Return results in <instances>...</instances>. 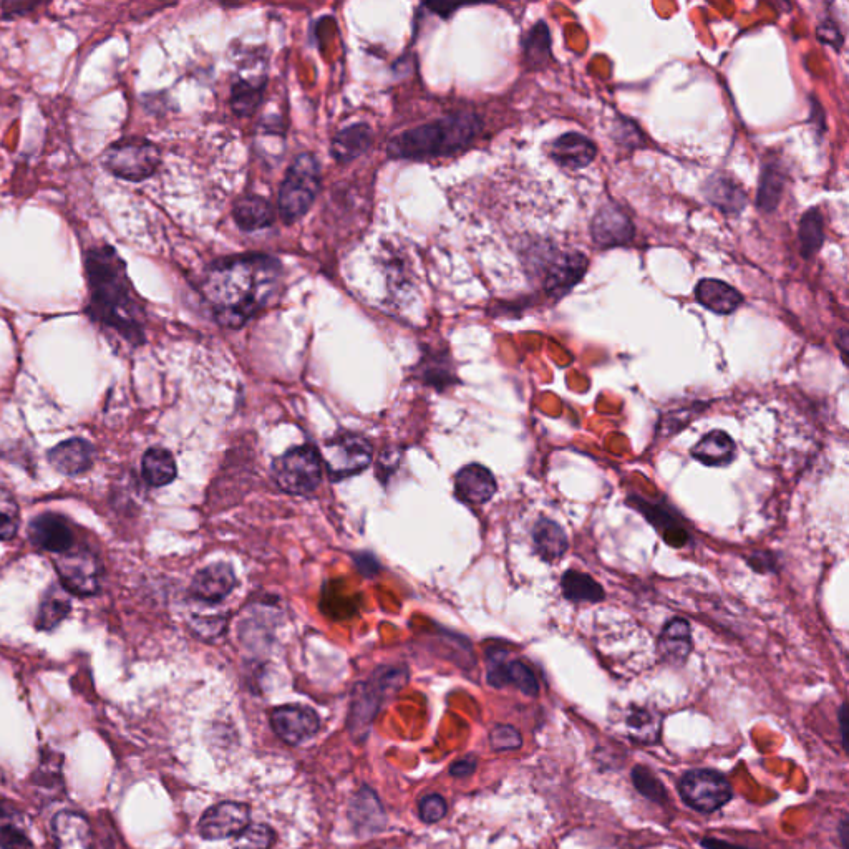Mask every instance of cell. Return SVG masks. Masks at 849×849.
<instances>
[{
	"instance_id": "obj_1",
	"label": "cell",
	"mask_w": 849,
	"mask_h": 849,
	"mask_svg": "<svg viewBox=\"0 0 849 849\" xmlns=\"http://www.w3.org/2000/svg\"><path fill=\"white\" fill-rule=\"evenodd\" d=\"M282 262L266 253L223 256L204 271L201 294L224 329H241L271 309L284 294Z\"/></svg>"
},
{
	"instance_id": "obj_2",
	"label": "cell",
	"mask_w": 849,
	"mask_h": 849,
	"mask_svg": "<svg viewBox=\"0 0 849 849\" xmlns=\"http://www.w3.org/2000/svg\"><path fill=\"white\" fill-rule=\"evenodd\" d=\"M90 301L87 312L93 322L112 330L128 344L145 342V306L128 277L127 264L112 246H98L85 258Z\"/></svg>"
},
{
	"instance_id": "obj_3",
	"label": "cell",
	"mask_w": 849,
	"mask_h": 849,
	"mask_svg": "<svg viewBox=\"0 0 849 849\" xmlns=\"http://www.w3.org/2000/svg\"><path fill=\"white\" fill-rule=\"evenodd\" d=\"M483 120L471 110H460L433 122L402 131L387 146L390 160L425 161L457 155L475 143Z\"/></svg>"
},
{
	"instance_id": "obj_4",
	"label": "cell",
	"mask_w": 849,
	"mask_h": 849,
	"mask_svg": "<svg viewBox=\"0 0 849 849\" xmlns=\"http://www.w3.org/2000/svg\"><path fill=\"white\" fill-rule=\"evenodd\" d=\"M524 266L541 281L544 292L559 301L581 282L588 271L589 259L579 251L563 253L553 244L538 243L528 249Z\"/></svg>"
},
{
	"instance_id": "obj_5",
	"label": "cell",
	"mask_w": 849,
	"mask_h": 849,
	"mask_svg": "<svg viewBox=\"0 0 849 849\" xmlns=\"http://www.w3.org/2000/svg\"><path fill=\"white\" fill-rule=\"evenodd\" d=\"M322 186L321 163L309 151L301 153L287 168L277 196V213L282 223L292 226L301 221L316 201Z\"/></svg>"
},
{
	"instance_id": "obj_6",
	"label": "cell",
	"mask_w": 849,
	"mask_h": 849,
	"mask_svg": "<svg viewBox=\"0 0 849 849\" xmlns=\"http://www.w3.org/2000/svg\"><path fill=\"white\" fill-rule=\"evenodd\" d=\"M322 473L321 452L312 445L291 448L272 463L276 485L289 495H311L321 485Z\"/></svg>"
},
{
	"instance_id": "obj_7",
	"label": "cell",
	"mask_w": 849,
	"mask_h": 849,
	"mask_svg": "<svg viewBox=\"0 0 849 849\" xmlns=\"http://www.w3.org/2000/svg\"><path fill=\"white\" fill-rule=\"evenodd\" d=\"M160 165V148L141 138L115 143L103 155V166L112 175L133 183H140L155 175Z\"/></svg>"
},
{
	"instance_id": "obj_8",
	"label": "cell",
	"mask_w": 849,
	"mask_h": 849,
	"mask_svg": "<svg viewBox=\"0 0 849 849\" xmlns=\"http://www.w3.org/2000/svg\"><path fill=\"white\" fill-rule=\"evenodd\" d=\"M405 680L407 679L402 670L380 669L370 682L362 685V690L355 692L349 719V730L355 740L367 738L370 725L374 722L375 714L379 712L382 700L400 689L405 684Z\"/></svg>"
},
{
	"instance_id": "obj_9",
	"label": "cell",
	"mask_w": 849,
	"mask_h": 849,
	"mask_svg": "<svg viewBox=\"0 0 849 849\" xmlns=\"http://www.w3.org/2000/svg\"><path fill=\"white\" fill-rule=\"evenodd\" d=\"M679 791L682 800L700 813H714L732 800V786L722 773L714 770L685 773Z\"/></svg>"
},
{
	"instance_id": "obj_10",
	"label": "cell",
	"mask_w": 849,
	"mask_h": 849,
	"mask_svg": "<svg viewBox=\"0 0 849 849\" xmlns=\"http://www.w3.org/2000/svg\"><path fill=\"white\" fill-rule=\"evenodd\" d=\"M55 569L60 586L75 596L88 597L97 594L102 584V566L95 554L85 549L57 554Z\"/></svg>"
},
{
	"instance_id": "obj_11",
	"label": "cell",
	"mask_w": 849,
	"mask_h": 849,
	"mask_svg": "<svg viewBox=\"0 0 849 849\" xmlns=\"http://www.w3.org/2000/svg\"><path fill=\"white\" fill-rule=\"evenodd\" d=\"M372 445L367 438L355 433H345L327 443L322 463L332 480H344L357 475L372 463Z\"/></svg>"
},
{
	"instance_id": "obj_12",
	"label": "cell",
	"mask_w": 849,
	"mask_h": 849,
	"mask_svg": "<svg viewBox=\"0 0 849 849\" xmlns=\"http://www.w3.org/2000/svg\"><path fill=\"white\" fill-rule=\"evenodd\" d=\"M249 806L236 801H224L209 808L199 821V833L204 840H226L239 836L249 826Z\"/></svg>"
},
{
	"instance_id": "obj_13",
	"label": "cell",
	"mask_w": 849,
	"mask_h": 849,
	"mask_svg": "<svg viewBox=\"0 0 849 849\" xmlns=\"http://www.w3.org/2000/svg\"><path fill=\"white\" fill-rule=\"evenodd\" d=\"M636 228L629 214L616 203H607L597 211L591 223L592 243L597 248H617L631 243Z\"/></svg>"
},
{
	"instance_id": "obj_14",
	"label": "cell",
	"mask_w": 849,
	"mask_h": 849,
	"mask_svg": "<svg viewBox=\"0 0 849 849\" xmlns=\"http://www.w3.org/2000/svg\"><path fill=\"white\" fill-rule=\"evenodd\" d=\"M271 727L282 742L299 745L321 727V720L314 710L304 705H284L272 710Z\"/></svg>"
},
{
	"instance_id": "obj_15",
	"label": "cell",
	"mask_w": 849,
	"mask_h": 849,
	"mask_svg": "<svg viewBox=\"0 0 849 849\" xmlns=\"http://www.w3.org/2000/svg\"><path fill=\"white\" fill-rule=\"evenodd\" d=\"M506 652L495 651L490 654V669H488V684L496 689L513 685L528 697L539 694V684L533 670L521 660H506Z\"/></svg>"
},
{
	"instance_id": "obj_16",
	"label": "cell",
	"mask_w": 849,
	"mask_h": 849,
	"mask_svg": "<svg viewBox=\"0 0 849 849\" xmlns=\"http://www.w3.org/2000/svg\"><path fill=\"white\" fill-rule=\"evenodd\" d=\"M29 538L37 548L54 554H64L73 546L72 529L59 515L45 513L35 518L29 526Z\"/></svg>"
},
{
	"instance_id": "obj_17",
	"label": "cell",
	"mask_w": 849,
	"mask_h": 849,
	"mask_svg": "<svg viewBox=\"0 0 849 849\" xmlns=\"http://www.w3.org/2000/svg\"><path fill=\"white\" fill-rule=\"evenodd\" d=\"M236 586V576L229 564L216 563L201 569L191 583V594L196 601L218 604L228 597Z\"/></svg>"
},
{
	"instance_id": "obj_18",
	"label": "cell",
	"mask_w": 849,
	"mask_h": 849,
	"mask_svg": "<svg viewBox=\"0 0 849 849\" xmlns=\"http://www.w3.org/2000/svg\"><path fill=\"white\" fill-rule=\"evenodd\" d=\"M498 485L486 466L466 465L455 476V493L468 505H485L495 496Z\"/></svg>"
},
{
	"instance_id": "obj_19",
	"label": "cell",
	"mask_w": 849,
	"mask_h": 849,
	"mask_svg": "<svg viewBox=\"0 0 849 849\" xmlns=\"http://www.w3.org/2000/svg\"><path fill=\"white\" fill-rule=\"evenodd\" d=\"M549 155L561 168L571 171L583 170L596 158L597 146L588 136L571 131L553 141Z\"/></svg>"
},
{
	"instance_id": "obj_20",
	"label": "cell",
	"mask_w": 849,
	"mask_h": 849,
	"mask_svg": "<svg viewBox=\"0 0 849 849\" xmlns=\"http://www.w3.org/2000/svg\"><path fill=\"white\" fill-rule=\"evenodd\" d=\"M52 835L57 849H93L92 826L77 811H59L52 820Z\"/></svg>"
},
{
	"instance_id": "obj_21",
	"label": "cell",
	"mask_w": 849,
	"mask_h": 849,
	"mask_svg": "<svg viewBox=\"0 0 849 849\" xmlns=\"http://www.w3.org/2000/svg\"><path fill=\"white\" fill-rule=\"evenodd\" d=\"M93 445L83 438H70L49 452L50 465L67 476L82 475L93 465Z\"/></svg>"
},
{
	"instance_id": "obj_22",
	"label": "cell",
	"mask_w": 849,
	"mask_h": 849,
	"mask_svg": "<svg viewBox=\"0 0 849 849\" xmlns=\"http://www.w3.org/2000/svg\"><path fill=\"white\" fill-rule=\"evenodd\" d=\"M350 821L359 835H372L385 826L384 806L369 786H362L350 803Z\"/></svg>"
},
{
	"instance_id": "obj_23",
	"label": "cell",
	"mask_w": 849,
	"mask_h": 849,
	"mask_svg": "<svg viewBox=\"0 0 849 849\" xmlns=\"http://www.w3.org/2000/svg\"><path fill=\"white\" fill-rule=\"evenodd\" d=\"M704 196L720 213L738 216L747 206V193L730 176L715 173L705 181Z\"/></svg>"
},
{
	"instance_id": "obj_24",
	"label": "cell",
	"mask_w": 849,
	"mask_h": 849,
	"mask_svg": "<svg viewBox=\"0 0 849 849\" xmlns=\"http://www.w3.org/2000/svg\"><path fill=\"white\" fill-rule=\"evenodd\" d=\"M233 219L244 233H256L271 228L276 211L271 201L259 195L239 196L233 204Z\"/></svg>"
},
{
	"instance_id": "obj_25",
	"label": "cell",
	"mask_w": 849,
	"mask_h": 849,
	"mask_svg": "<svg viewBox=\"0 0 849 849\" xmlns=\"http://www.w3.org/2000/svg\"><path fill=\"white\" fill-rule=\"evenodd\" d=\"M695 299L707 311L719 316H730L743 304L742 294L720 279H702L695 287Z\"/></svg>"
},
{
	"instance_id": "obj_26",
	"label": "cell",
	"mask_w": 849,
	"mask_h": 849,
	"mask_svg": "<svg viewBox=\"0 0 849 849\" xmlns=\"http://www.w3.org/2000/svg\"><path fill=\"white\" fill-rule=\"evenodd\" d=\"M374 141V131L367 123H354L350 127L335 133L334 140L330 143V153L334 160L340 165H347L350 161L357 160L369 150Z\"/></svg>"
},
{
	"instance_id": "obj_27",
	"label": "cell",
	"mask_w": 849,
	"mask_h": 849,
	"mask_svg": "<svg viewBox=\"0 0 849 849\" xmlns=\"http://www.w3.org/2000/svg\"><path fill=\"white\" fill-rule=\"evenodd\" d=\"M659 651L665 662L674 665L684 664L692 652V631H690L689 622L679 617L667 622V626L660 634Z\"/></svg>"
},
{
	"instance_id": "obj_28",
	"label": "cell",
	"mask_w": 849,
	"mask_h": 849,
	"mask_svg": "<svg viewBox=\"0 0 849 849\" xmlns=\"http://www.w3.org/2000/svg\"><path fill=\"white\" fill-rule=\"evenodd\" d=\"M692 457L707 466H725L732 463L737 455V447L732 437L720 430L707 433L694 448Z\"/></svg>"
},
{
	"instance_id": "obj_29",
	"label": "cell",
	"mask_w": 849,
	"mask_h": 849,
	"mask_svg": "<svg viewBox=\"0 0 849 849\" xmlns=\"http://www.w3.org/2000/svg\"><path fill=\"white\" fill-rule=\"evenodd\" d=\"M533 541L534 548L546 563H553L568 551L569 541L564 529L549 518H541L534 524Z\"/></svg>"
},
{
	"instance_id": "obj_30",
	"label": "cell",
	"mask_w": 849,
	"mask_h": 849,
	"mask_svg": "<svg viewBox=\"0 0 849 849\" xmlns=\"http://www.w3.org/2000/svg\"><path fill=\"white\" fill-rule=\"evenodd\" d=\"M786 171L782 163L777 160H768L763 166L760 185H758L757 208L763 213H773L782 201L785 191Z\"/></svg>"
},
{
	"instance_id": "obj_31",
	"label": "cell",
	"mask_w": 849,
	"mask_h": 849,
	"mask_svg": "<svg viewBox=\"0 0 849 849\" xmlns=\"http://www.w3.org/2000/svg\"><path fill=\"white\" fill-rule=\"evenodd\" d=\"M266 77L236 78L231 87V110L238 117H253L264 98Z\"/></svg>"
},
{
	"instance_id": "obj_32",
	"label": "cell",
	"mask_w": 849,
	"mask_h": 849,
	"mask_svg": "<svg viewBox=\"0 0 849 849\" xmlns=\"http://www.w3.org/2000/svg\"><path fill=\"white\" fill-rule=\"evenodd\" d=\"M141 471L146 483L155 488L170 485L171 481L175 480L176 461L168 450L165 448H150L145 453L143 461H141Z\"/></svg>"
},
{
	"instance_id": "obj_33",
	"label": "cell",
	"mask_w": 849,
	"mask_h": 849,
	"mask_svg": "<svg viewBox=\"0 0 849 849\" xmlns=\"http://www.w3.org/2000/svg\"><path fill=\"white\" fill-rule=\"evenodd\" d=\"M70 611H72V602L68 599L67 591L55 584L45 592L44 599L40 602L37 627L42 631H52L59 626L60 622L67 619Z\"/></svg>"
},
{
	"instance_id": "obj_34",
	"label": "cell",
	"mask_w": 849,
	"mask_h": 849,
	"mask_svg": "<svg viewBox=\"0 0 849 849\" xmlns=\"http://www.w3.org/2000/svg\"><path fill=\"white\" fill-rule=\"evenodd\" d=\"M561 586H563L564 597L568 601L576 602V604H581V602L597 604L606 597L601 584L594 581L589 574L579 573L574 569H569L564 573Z\"/></svg>"
},
{
	"instance_id": "obj_35",
	"label": "cell",
	"mask_w": 849,
	"mask_h": 849,
	"mask_svg": "<svg viewBox=\"0 0 849 849\" xmlns=\"http://www.w3.org/2000/svg\"><path fill=\"white\" fill-rule=\"evenodd\" d=\"M798 243L801 256L805 259H811L820 253L821 246L825 243V223L820 209L811 208L803 214L798 228Z\"/></svg>"
},
{
	"instance_id": "obj_36",
	"label": "cell",
	"mask_w": 849,
	"mask_h": 849,
	"mask_svg": "<svg viewBox=\"0 0 849 849\" xmlns=\"http://www.w3.org/2000/svg\"><path fill=\"white\" fill-rule=\"evenodd\" d=\"M523 54L526 65L533 70H541L551 60V34L546 22H538L531 27L523 39Z\"/></svg>"
},
{
	"instance_id": "obj_37",
	"label": "cell",
	"mask_w": 849,
	"mask_h": 849,
	"mask_svg": "<svg viewBox=\"0 0 849 849\" xmlns=\"http://www.w3.org/2000/svg\"><path fill=\"white\" fill-rule=\"evenodd\" d=\"M423 379L427 380L428 384L433 387H447V385L455 382V375L452 374V367L448 364V357L445 352L442 354H432L423 357L420 364Z\"/></svg>"
},
{
	"instance_id": "obj_38",
	"label": "cell",
	"mask_w": 849,
	"mask_h": 849,
	"mask_svg": "<svg viewBox=\"0 0 849 849\" xmlns=\"http://www.w3.org/2000/svg\"><path fill=\"white\" fill-rule=\"evenodd\" d=\"M0 848L2 849H34L27 831L15 820L7 818V811L0 803Z\"/></svg>"
},
{
	"instance_id": "obj_39",
	"label": "cell",
	"mask_w": 849,
	"mask_h": 849,
	"mask_svg": "<svg viewBox=\"0 0 849 849\" xmlns=\"http://www.w3.org/2000/svg\"><path fill=\"white\" fill-rule=\"evenodd\" d=\"M637 505L641 508V513L646 515L647 520L652 521L655 528L665 533L667 541H669L670 536L687 538L685 529L680 526L679 521L675 520V516L669 510H665L664 506L644 505L641 500H637Z\"/></svg>"
},
{
	"instance_id": "obj_40",
	"label": "cell",
	"mask_w": 849,
	"mask_h": 849,
	"mask_svg": "<svg viewBox=\"0 0 849 849\" xmlns=\"http://www.w3.org/2000/svg\"><path fill=\"white\" fill-rule=\"evenodd\" d=\"M627 727L634 740L644 743L655 742L659 738L660 719L647 710L639 709L629 715Z\"/></svg>"
},
{
	"instance_id": "obj_41",
	"label": "cell",
	"mask_w": 849,
	"mask_h": 849,
	"mask_svg": "<svg viewBox=\"0 0 849 849\" xmlns=\"http://www.w3.org/2000/svg\"><path fill=\"white\" fill-rule=\"evenodd\" d=\"M632 780H634V786H636L637 791L646 796V798H649V800L655 801V803H662L665 800L667 791H665L664 786L660 783L659 778L655 777L649 768H634L632 770Z\"/></svg>"
},
{
	"instance_id": "obj_42",
	"label": "cell",
	"mask_w": 849,
	"mask_h": 849,
	"mask_svg": "<svg viewBox=\"0 0 849 849\" xmlns=\"http://www.w3.org/2000/svg\"><path fill=\"white\" fill-rule=\"evenodd\" d=\"M274 831L267 825H249L238 836L234 849H271Z\"/></svg>"
},
{
	"instance_id": "obj_43",
	"label": "cell",
	"mask_w": 849,
	"mask_h": 849,
	"mask_svg": "<svg viewBox=\"0 0 849 849\" xmlns=\"http://www.w3.org/2000/svg\"><path fill=\"white\" fill-rule=\"evenodd\" d=\"M491 748L496 752H510L521 747L523 738L520 730L511 725H496L490 733Z\"/></svg>"
},
{
	"instance_id": "obj_44",
	"label": "cell",
	"mask_w": 849,
	"mask_h": 849,
	"mask_svg": "<svg viewBox=\"0 0 849 849\" xmlns=\"http://www.w3.org/2000/svg\"><path fill=\"white\" fill-rule=\"evenodd\" d=\"M418 815L422 818L423 823H438L443 816L447 815V801L443 800L440 795L423 796L418 803Z\"/></svg>"
},
{
	"instance_id": "obj_45",
	"label": "cell",
	"mask_w": 849,
	"mask_h": 849,
	"mask_svg": "<svg viewBox=\"0 0 849 849\" xmlns=\"http://www.w3.org/2000/svg\"><path fill=\"white\" fill-rule=\"evenodd\" d=\"M19 529V513L17 506L10 500L0 498V541L14 538Z\"/></svg>"
},
{
	"instance_id": "obj_46",
	"label": "cell",
	"mask_w": 849,
	"mask_h": 849,
	"mask_svg": "<svg viewBox=\"0 0 849 849\" xmlns=\"http://www.w3.org/2000/svg\"><path fill=\"white\" fill-rule=\"evenodd\" d=\"M816 37L821 44L830 45L835 50H841L845 44V37L841 34L840 25L833 19H825L816 29Z\"/></svg>"
},
{
	"instance_id": "obj_47",
	"label": "cell",
	"mask_w": 849,
	"mask_h": 849,
	"mask_svg": "<svg viewBox=\"0 0 849 849\" xmlns=\"http://www.w3.org/2000/svg\"><path fill=\"white\" fill-rule=\"evenodd\" d=\"M777 559L775 554L767 553V551H757L748 558V566L757 571V573L767 574L777 571Z\"/></svg>"
},
{
	"instance_id": "obj_48",
	"label": "cell",
	"mask_w": 849,
	"mask_h": 849,
	"mask_svg": "<svg viewBox=\"0 0 849 849\" xmlns=\"http://www.w3.org/2000/svg\"><path fill=\"white\" fill-rule=\"evenodd\" d=\"M37 7H39L37 2H5V4H2V17L7 20L17 19V17L29 14Z\"/></svg>"
},
{
	"instance_id": "obj_49",
	"label": "cell",
	"mask_w": 849,
	"mask_h": 849,
	"mask_svg": "<svg viewBox=\"0 0 849 849\" xmlns=\"http://www.w3.org/2000/svg\"><path fill=\"white\" fill-rule=\"evenodd\" d=\"M476 760L473 757L461 758L450 767L453 777L465 778L475 772Z\"/></svg>"
},
{
	"instance_id": "obj_50",
	"label": "cell",
	"mask_w": 849,
	"mask_h": 849,
	"mask_svg": "<svg viewBox=\"0 0 849 849\" xmlns=\"http://www.w3.org/2000/svg\"><path fill=\"white\" fill-rule=\"evenodd\" d=\"M466 4H427L425 7L432 10L433 14L440 15L442 19H450L455 10L465 7Z\"/></svg>"
},
{
	"instance_id": "obj_51",
	"label": "cell",
	"mask_w": 849,
	"mask_h": 849,
	"mask_svg": "<svg viewBox=\"0 0 849 849\" xmlns=\"http://www.w3.org/2000/svg\"><path fill=\"white\" fill-rule=\"evenodd\" d=\"M702 846L705 849H748L743 848V846L732 845V843H727V841L712 840V838L702 841Z\"/></svg>"
},
{
	"instance_id": "obj_52",
	"label": "cell",
	"mask_w": 849,
	"mask_h": 849,
	"mask_svg": "<svg viewBox=\"0 0 849 849\" xmlns=\"http://www.w3.org/2000/svg\"><path fill=\"white\" fill-rule=\"evenodd\" d=\"M838 337H840V339L836 340V345L840 347L841 355H843V360L846 362V355H848V330L841 329Z\"/></svg>"
},
{
	"instance_id": "obj_53",
	"label": "cell",
	"mask_w": 849,
	"mask_h": 849,
	"mask_svg": "<svg viewBox=\"0 0 849 849\" xmlns=\"http://www.w3.org/2000/svg\"><path fill=\"white\" fill-rule=\"evenodd\" d=\"M846 720H848V715H846V704L841 705L840 709V727H841V737H843V742H845L846 747V732H848V728H846Z\"/></svg>"
},
{
	"instance_id": "obj_54",
	"label": "cell",
	"mask_w": 849,
	"mask_h": 849,
	"mask_svg": "<svg viewBox=\"0 0 849 849\" xmlns=\"http://www.w3.org/2000/svg\"><path fill=\"white\" fill-rule=\"evenodd\" d=\"M848 830H849V823H848V820H845V821H843V823H841V828H840L841 841H843V848H845V849H848Z\"/></svg>"
}]
</instances>
